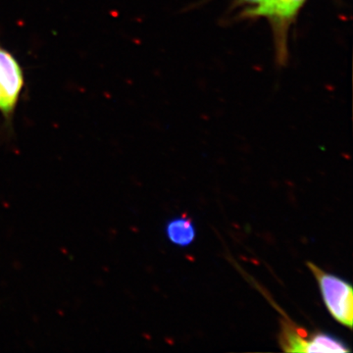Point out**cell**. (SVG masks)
I'll use <instances>...</instances> for the list:
<instances>
[{"instance_id":"6da1fadb","label":"cell","mask_w":353,"mask_h":353,"mask_svg":"<svg viewBox=\"0 0 353 353\" xmlns=\"http://www.w3.org/2000/svg\"><path fill=\"white\" fill-rule=\"evenodd\" d=\"M319 285L323 301L330 314L336 321L352 328L353 290L352 285L340 277L321 270L317 265L307 262Z\"/></svg>"},{"instance_id":"7a4b0ae2","label":"cell","mask_w":353,"mask_h":353,"mask_svg":"<svg viewBox=\"0 0 353 353\" xmlns=\"http://www.w3.org/2000/svg\"><path fill=\"white\" fill-rule=\"evenodd\" d=\"M24 88V75L16 58L0 46V94L3 101L2 112L7 124H11L14 111Z\"/></svg>"},{"instance_id":"3957f363","label":"cell","mask_w":353,"mask_h":353,"mask_svg":"<svg viewBox=\"0 0 353 353\" xmlns=\"http://www.w3.org/2000/svg\"><path fill=\"white\" fill-rule=\"evenodd\" d=\"M304 330L297 332L290 341V352H350V348L340 339L327 333L309 336Z\"/></svg>"},{"instance_id":"277c9868","label":"cell","mask_w":353,"mask_h":353,"mask_svg":"<svg viewBox=\"0 0 353 353\" xmlns=\"http://www.w3.org/2000/svg\"><path fill=\"white\" fill-rule=\"evenodd\" d=\"M165 231L167 238L173 245L182 248L192 245L196 236L194 222L185 216H180L169 221Z\"/></svg>"},{"instance_id":"5b68a950","label":"cell","mask_w":353,"mask_h":353,"mask_svg":"<svg viewBox=\"0 0 353 353\" xmlns=\"http://www.w3.org/2000/svg\"><path fill=\"white\" fill-rule=\"evenodd\" d=\"M306 0H278L272 19L285 22L294 18Z\"/></svg>"},{"instance_id":"8992f818","label":"cell","mask_w":353,"mask_h":353,"mask_svg":"<svg viewBox=\"0 0 353 353\" xmlns=\"http://www.w3.org/2000/svg\"><path fill=\"white\" fill-rule=\"evenodd\" d=\"M278 0H261L256 8L252 9L250 13L253 16H264V17L272 18L276 4Z\"/></svg>"},{"instance_id":"52a82bcc","label":"cell","mask_w":353,"mask_h":353,"mask_svg":"<svg viewBox=\"0 0 353 353\" xmlns=\"http://www.w3.org/2000/svg\"><path fill=\"white\" fill-rule=\"evenodd\" d=\"M239 2L241 4H245V6H252V9H254L259 6L261 0H239Z\"/></svg>"},{"instance_id":"ba28073f","label":"cell","mask_w":353,"mask_h":353,"mask_svg":"<svg viewBox=\"0 0 353 353\" xmlns=\"http://www.w3.org/2000/svg\"><path fill=\"white\" fill-rule=\"evenodd\" d=\"M4 110V104L3 101H2L1 94H0V112H3Z\"/></svg>"}]
</instances>
